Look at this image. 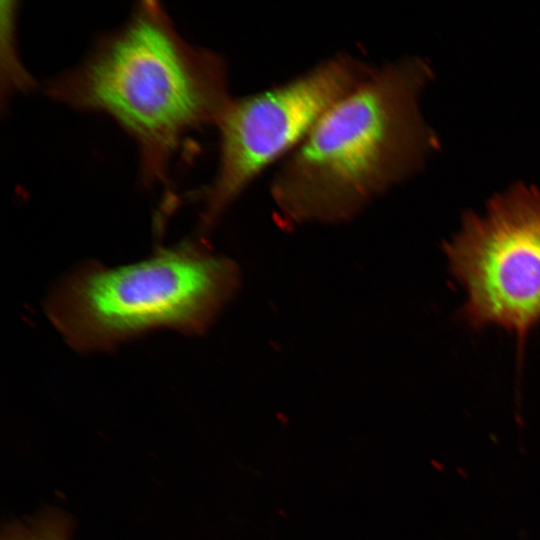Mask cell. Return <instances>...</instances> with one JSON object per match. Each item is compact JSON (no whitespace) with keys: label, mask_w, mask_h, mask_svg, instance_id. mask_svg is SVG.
Wrapping results in <instances>:
<instances>
[{"label":"cell","mask_w":540,"mask_h":540,"mask_svg":"<svg viewBox=\"0 0 540 540\" xmlns=\"http://www.w3.org/2000/svg\"><path fill=\"white\" fill-rule=\"evenodd\" d=\"M16 3L1 2V89L2 97L26 91L34 79L20 61L16 46Z\"/></svg>","instance_id":"cell-6"},{"label":"cell","mask_w":540,"mask_h":540,"mask_svg":"<svg viewBox=\"0 0 540 540\" xmlns=\"http://www.w3.org/2000/svg\"><path fill=\"white\" fill-rule=\"evenodd\" d=\"M68 536L64 518L52 513L16 524L7 530L3 540H68Z\"/></svg>","instance_id":"cell-7"},{"label":"cell","mask_w":540,"mask_h":540,"mask_svg":"<svg viewBox=\"0 0 540 540\" xmlns=\"http://www.w3.org/2000/svg\"><path fill=\"white\" fill-rule=\"evenodd\" d=\"M337 54L263 91L232 98L218 120L216 173L204 192L201 228L208 230L269 166L282 162L320 117L373 71Z\"/></svg>","instance_id":"cell-5"},{"label":"cell","mask_w":540,"mask_h":540,"mask_svg":"<svg viewBox=\"0 0 540 540\" xmlns=\"http://www.w3.org/2000/svg\"><path fill=\"white\" fill-rule=\"evenodd\" d=\"M46 91L71 108L112 118L136 143L141 178L151 186L166 180L184 136L216 126L233 98L224 59L185 40L152 1L139 3Z\"/></svg>","instance_id":"cell-1"},{"label":"cell","mask_w":540,"mask_h":540,"mask_svg":"<svg viewBox=\"0 0 540 540\" xmlns=\"http://www.w3.org/2000/svg\"><path fill=\"white\" fill-rule=\"evenodd\" d=\"M449 270L466 294L463 319L526 338L540 323V190L524 183L497 193L483 213L468 212L443 244Z\"/></svg>","instance_id":"cell-4"},{"label":"cell","mask_w":540,"mask_h":540,"mask_svg":"<svg viewBox=\"0 0 540 540\" xmlns=\"http://www.w3.org/2000/svg\"><path fill=\"white\" fill-rule=\"evenodd\" d=\"M239 283L231 259L185 241L136 263L81 268L58 284L47 313L73 348L104 350L153 329L201 333Z\"/></svg>","instance_id":"cell-3"},{"label":"cell","mask_w":540,"mask_h":540,"mask_svg":"<svg viewBox=\"0 0 540 540\" xmlns=\"http://www.w3.org/2000/svg\"><path fill=\"white\" fill-rule=\"evenodd\" d=\"M432 74L419 57L374 67L333 104L271 180L281 215L295 223L346 221L414 174L439 144L419 106Z\"/></svg>","instance_id":"cell-2"}]
</instances>
